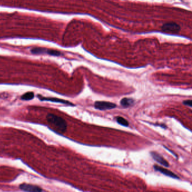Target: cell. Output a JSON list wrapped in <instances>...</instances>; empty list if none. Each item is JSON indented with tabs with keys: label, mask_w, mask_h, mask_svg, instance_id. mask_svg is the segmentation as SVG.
<instances>
[{
	"label": "cell",
	"mask_w": 192,
	"mask_h": 192,
	"mask_svg": "<svg viewBox=\"0 0 192 192\" xmlns=\"http://www.w3.org/2000/svg\"><path fill=\"white\" fill-rule=\"evenodd\" d=\"M48 123L58 131L63 133L67 128V123L63 118L54 114L49 113L46 116Z\"/></svg>",
	"instance_id": "cell-1"
},
{
	"label": "cell",
	"mask_w": 192,
	"mask_h": 192,
	"mask_svg": "<svg viewBox=\"0 0 192 192\" xmlns=\"http://www.w3.org/2000/svg\"><path fill=\"white\" fill-rule=\"evenodd\" d=\"M162 31L165 33L177 34L180 31L181 27L175 22H168L163 24L161 27Z\"/></svg>",
	"instance_id": "cell-2"
},
{
	"label": "cell",
	"mask_w": 192,
	"mask_h": 192,
	"mask_svg": "<svg viewBox=\"0 0 192 192\" xmlns=\"http://www.w3.org/2000/svg\"><path fill=\"white\" fill-rule=\"evenodd\" d=\"M94 107L100 111H105L114 109L117 107V105L113 103L108 102L97 101L94 103Z\"/></svg>",
	"instance_id": "cell-3"
},
{
	"label": "cell",
	"mask_w": 192,
	"mask_h": 192,
	"mask_svg": "<svg viewBox=\"0 0 192 192\" xmlns=\"http://www.w3.org/2000/svg\"><path fill=\"white\" fill-rule=\"evenodd\" d=\"M19 188L25 192H42V189L40 187L32 184L23 183L20 185Z\"/></svg>",
	"instance_id": "cell-4"
},
{
	"label": "cell",
	"mask_w": 192,
	"mask_h": 192,
	"mask_svg": "<svg viewBox=\"0 0 192 192\" xmlns=\"http://www.w3.org/2000/svg\"><path fill=\"white\" fill-rule=\"evenodd\" d=\"M38 97L40 99V100L42 101H48V102H51L66 104V105H74V104L69 102V101L65 100L62 99H59V98H56V97H44V96H41V95H39Z\"/></svg>",
	"instance_id": "cell-5"
},
{
	"label": "cell",
	"mask_w": 192,
	"mask_h": 192,
	"mask_svg": "<svg viewBox=\"0 0 192 192\" xmlns=\"http://www.w3.org/2000/svg\"><path fill=\"white\" fill-rule=\"evenodd\" d=\"M154 168L156 171L160 172L162 174H163V175H165L166 176H170L172 178L174 179H179V177L176 175L175 173H174L173 172L171 171L170 170H168L166 168H163L161 166H160L158 165H154Z\"/></svg>",
	"instance_id": "cell-6"
},
{
	"label": "cell",
	"mask_w": 192,
	"mask_h": 192,
	"mask_svg": "<svg viewBox=\"0 0 192 192\" xmlns=\"http://www.w3.org/2000/svg\"><path fill=\"white\" fill-rule=\"evenodd\" d=\"M151 154L153 158L156 161H157L158 163H160V165H162L165 167L169 166V163H168V162L157 152L153 151V152H151Z\"/></svg>",
	"instance_id": "cell-7"
},
{
	"label": "cell",
	"mask_w": 192,
	"mask_h": 192,
	"mask_svg": "<svg viewBox=\"0 0 192 192\" xmlns=\"http://www.w3.org/2000/svg\"><path fill=\"white\" fill-rule=\"evenodd\" d=\"M134 103V100L131 98L125 97L121 100V105L125 108H128V107L132 105Z\"/></svg>",
	"instance_id": "cell-8"
},
{
	"label": "cell",
	"mask_w": 192,
	"mask_h": 192,
	"mask_svg": "<svg viewBox=\"0 0 192 192\" xmlns=\"http://www.w3.org/2000/svg\"><path fill=\"white\" fill-rule=\"evenodd\" d=\"M48 49L41 48H34L31 50V52L33 54H47Z\"/></svg>",
	"instance_id": "cell-9"
},
{
	"label": "cell",
	"mask_w": 192,
	"mask_h": 192,
	"mask_svg": "<svg viewBox=\"0 0 192 192\" xmlns=\"http://www.w3.org/2000/svg\"><path fill=\"white\" fill-rule=\"evenodd\" d=\"M116 121H117V123H118L120 125H122V126L128 127V125H129L128 121L126 120L125 118H123L122 117H120V116L117 117L116 118Z\"/></svg>",
	"instance_id": "cell-10"
},
{
	"label": "cell",
	"mask_w": 192,
	"mask_h": 192,
	"mask_svg": "<svg viewBox=\"0 0 192 192\" xmlns=\"http://www.w3.org/2000/svg\"><path fill=\"white\" fill-rule=\"evenodd\" d=\"M34 94L33 92H28L21 96V99L24 100H31L34 98Z\"/></svg>",
	"instance_id": "cell-11"
},
{
	"label": "cell",
	"mask_w": 192,
	"mask_h": 192,
	"mask_svg": "<svg viewBox=\"0 0 192 192\" xmlns=\"http://www.w3.org/2000/svg\"><path fill=\"white\" fill-rule=\"evenodd\" d=\"M47 54L51 56H58L61 55V53L56 50H48Z\"/></svg>",
	"instance_id": "cell-12"
},
{
	"label": "cell",
	"mask_w": 192,
	"mask_h": 192,
	"mask_svg": "<svg viewBox=\"0 0 192 192\" xmlns=\"http://www.w3.org/2000/svg\"><path fill=\"white\" fill-rule=\"evenodd\" d=\"M183 104H184V105H187V106H189V107H192V102L191 100H185V101H184V102H183Z\"/></svg>",
	"instance_id": "cell-13"
}]
</instances>
